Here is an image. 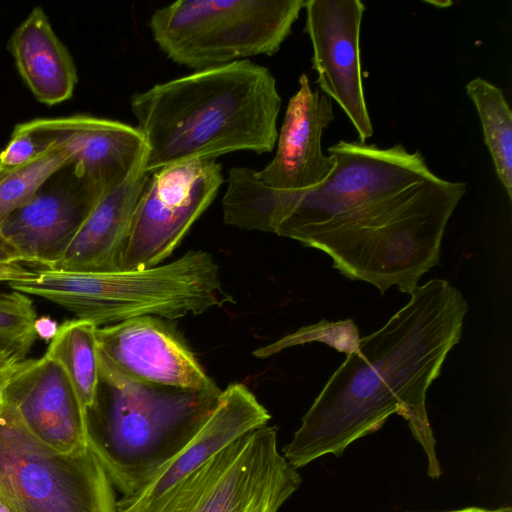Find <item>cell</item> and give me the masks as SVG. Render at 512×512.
I'll return each instance as SVG.
<instances>
[{
    "label": "cell",
    "mask_w": 512,
    "mask_h": 512,
    "mask_svg": "<svg viewBox=\"0 0 512 512\" xmlns=\"http://www.w3.org/2000/svg\"><path fill=\"white\" fill-rule=\"evenodd\" d=\"M445 512H495V510H488L479 507H467L459 510L445 511Z\"/></svg>",
    "instance_id": "f1b7e54d"
},
{
    "label": "cell",
    "mask_w": 512,
    "mask_h": 512,
    "mask_svg": "<svg viewBox=\"0 0 512 512\" xmlns=\"http://www.w3.org/2000/svg\"><path fill=\"white\" fill-rule=\"evenodd\" d=\"M465 90L477 110L495 172L512 200V112L500 88L477 77Z\"/></svg>",
    "instance_id": "ffe728a7"
},
{
    "label": "cell",
    "mask_w": 512,
    "mask_h": 512,
    "mask_svg": "<svg viewBox=\"0 0 512 512\" xmlns=\"http://www.w3.org/2000/svg\"><path fill=\"white\" fill-rule=\"evenodd\" d=\"M495 512H512L511 507H502L499 509H496Z\"/></svg>",
    "instance_id": "f546056e"
},
{
    "label": "cell",
    "mask_w": 512,
    "mask_h": 512,
    "mask_svg": "<svg viewBox=\"0 0 512 512\" xmlns=\"http://www.w3.org/2000/svg\"><path fill=\"white\" fill-rule=\"evenodd\" d=\"M341 337L347 339H359L357 328L352 320L340 322H320L314 325L302 327L299 330L292 332L268 345L257 348L253 351L256 358L264 359L274 354H277L284 349L305 344L312 341L325 342L328 345L335 347L334 338ZM343 351L342 346L336 341Z\"/></svg>",
    "instance_id": "603a6c76"
},
{
    "label": "cell",
    "mask_w": 512,
    "mask_h": 512,
    "mask_svg": "<svg viewBox=\"0 0 512 512\" xmlns=\"http://www.w3.org/2000/svg\"><path fill=\"white\" fill-rule=\"evenodd\" d=\"M301 476L268 424L237 439L159 496L117 512H278Z\"/></svg>",
    "instance_id": "52a82bcc"
},
{
    "label": "cell",
    "mask_w": 512,
    "mask_h": 512,
    "mask_svg": "<svg viewBox=\"0 0 512 512\" xmlns=\"http://www.w3.org/2000/svg\"><path fill=\"white\" fill-rule=\"evenodd\" d=\"M4 400L51 451L74 455L89 447L86 410L63 367L47 354L20 363Z\"/></svg>",
    "instance_id": "7c38bea8"
},
{
    "label": "cell",
    "mask_w": 512,
    "mask_h": 512,
    "mask_svg": "<svg viewBox=\"0 0 512 512\" xmlns=\"http://www.w3.org/2000/svg\"><path fill=\"white\" fill-rule=\"evenodd\" d=\"M0 512H26L16 491L0 476Z\"/></svg>",
    "instance_id": "484cf974"
},
{
    "label": "cell",
    "mask_w": 512,
    "mask_h": 512,
    "mask_svg": "<svg viewBox=\"0 0 512 512\" xmlns=\"http://www.w3.org/2000/svg\"><path fill=\"white\" fill-rule=\"evenodd\" d=\"M130 107L147 144L144 170L152 174L236 151L271 152L281 97L266 67L238 60L134 93Z\"/></svg>",
    "instance_id": "3957f363"
},
{
    "label": "cell",
    "mask_w": 512,
    "mask_h": 512,
    "mask_svg": "<svg viewBox=\"0 0 512 512\" xmlns=\"http://www.w3.org/2000/svg\"><path fill=\"white\" fill-rule=\"evenodd\" d=\"M51 149L36 135L19 124L15 127L6 147L0 152V166H20L37 159Z\"/></svg>",
    "instance_id": "cb8c5ba5"
},
{
    "label": "cell",
    "mask_w": 512,
    "mask_h": 512,
    "mask_svg": "<svg viewBox=\"0 0 512 512\" xmlns=\"http://www.w3.org/2000/svg\"><path fill=\"white\" fill-rule=\"evenodd\" d=\"M150 174L144 165L105 191L78 230L62 259L50 270H118L132 217Z\"/></svg>",
    "instance_id": "e0dca14e"
},
{
    "label": "cell",
    "mask_w": 512,
    "mask_h": 512,
    "mask_svg": "<svg viewBox=\"0 0 512 512\" xmlns=\"http://www.w3.org/2000/svg\"><path fill=\"white\" fill-rule=\"evenodd\" d=\"M375 332L359 338L302 417L283 456L295 469L327 454L341 456L356 440L401 415L441 475L426 396L459 343L468 304L445 279H431Z\"/></svg>",
    "instance_id": "7a4b0ae2"
},
{
    "label": "cell",
    "mask_w": 512,
    "mask_h": 512,
    "mask_svg": "<svg viewBox=\"0 0 512 512\" xmlns=\"http://www.w3.org/2000/svg\"><path fill=\"white\" fill-rule=\"evenodd\" d=\"M224 181L215 159H195L152 174L137 202L118 270L158 266L181 243Z\"/></svg>",
    "instance_id": "9c48e42d"
},
{
    "label": "cell",
    "mask_w": 512,
    "mask_h": 512,
    "mask_svg": "<svg viewBox=\"0 0 512 512\" xmlns=\"http://www.w3.org/2000/svg\"><path fill=\"white\" fill-rule=\"evenodd\" d=\"M0 476L16 491L26 512H117L114 487L91 448L74 455L51 451L4 398Z\"/></svg>",
    "instance_id": "ba28073f"
},
{
    "label": "cell",
    "mask_w": 512,
    "mask_h": 512,
    "mask_svg": "<svg viewBox=\"0 0 512 512\" xmlns=\"http://www.w3.org/2000/svg\"><path fill=\"white\" fill-rule=\"evenodd\" d=\"M49 147H58L76 171L105 192L144 165L147 144L137 127L87 115L20 124Z\"/></svg>",
    "instance_id": "5bb4252c"
},
{
    "label": "cell",
    "mask_w": 512,
    "mask_h": 512,
    "mask_svg": "<svg viewBox=\"0 0 512 512\" xmlns=\"http://www.w3.org/2000/svg\"><path fill=\"white\" fill-rule=\"evenodd\" d=\"M12 290L44 298L97 327L131 318L177 319L232 301L210 254L189 251L144 270L76 272L45 269L10 284Z\"/></svg>",
    "instance_id": "5b68a950"
},
{
    "label": "cell",
    "mask_w": 512,
    "mask_h": 512,
    "mask_svg": "<svg viewBox=\"0 0 512 512\" xmlns=\"http://www.w3.org/2000/svg\"><path fill=\"white\" fill-rule=\"evenodd\" d=\"M34 328L36 335L44 340H51L58 330L57 323L49 317H37Z\"/></svg>",
    "instance_id": "83f0119b"
},
{
    "label": "cell",
    "mask_w": 512,
    "mask_h": 512,
    "mask_svg": "<svg viewBox=\"0 0 512 512\" xmlns=\"http://www.w3.org/2000/svg\"><path fill=\"white\" fill-rule=\"evenodd\" d=\"M43 269L28 262L0 235V282L8 285L33 278Z\"/></svg>",
    "instance_id": "d4e9b609"
},
{
    "label": "cell",
    "mask_w": 512,
    "mask_h": 512,
    "mask_svg": "<svg viewBox=\"0 0 512 512\" xmlns=\"http://www.w3.org/2000/svg\"><path fill=\"white\" fill-rule=\"evenodd\" d=\"M103 193L68 162L4 221L0 235L31 264L52 269Z\"/></svg>",
    "instance_id": "30bf717a"
},
{
    "label": "cell",
    "mask_w": 512,
    "mask_h": 512,
    "mask_svg": "<svg viewBox=\"0 0 512 512\" xmlns=\"http://www.w3.org/2000/svg\"><path fill=\"white\" fill-rule=\"evenodd\" d=\"M68 162L67 154L54 147L26 164L0 166V227L15 210L34 196L54 172Z\"/></svg>",
    "instance_id": "44dd1931"
},
{
    "label": "cell",
    "mask_w": 512,
    "mask_h": 512,
    "mask_svg": "<svg viewBox=\"0 0 512 512\" xmlns=\"http://www.w3.org/2000/svg\"><path fill=\"white\" fill-rule=\"evenodd\" d=\"M304 0H180L156 9L149 28L174 63L195 71L272 56L291 33Z\"/></svg>",
    "instance_id": "8992f818"
},
{
    "label": "cell",
    "mask_w": 512,
    "mask_h": 512,
    "mask_svg": "<svg viewBox=\"0 0 512 512\" xmlns=\"http://www.w3.org/2000/svg\"><path fill=\"white\" fill-rule=\"evenodd\" d=\"M328 152L332 172L305 190L274 189L253 169H230L224 222L296 240L327 254L351 280L409 294L440 263L458 185L402 144L339 141Z\"/></svg>",
    "instance_id": "6da1fadb"
},
{
    "label": "cell",
    "mask_w": 512,
    "mask_h": 512,
    "mask_svg": "<svg viewBox=\"0 0 512 512\" xmlns=\"http://www.w3.org/2000/svg\"><path fill=\"white\" fill-rule=\"evenodd\" d=\"M334 120L332 100L312 90L302 74L289 100L272 161L255 176L278 190L298 191L317 186L332 172L335 161L322 151L323 131Z\"/></svg>",
    "instance_id": "9a60e30c"
},
{
    "label": "cell",
    "mask_w": 512,
    "mask_h": 512,
    "mask_svg": "<svg viewBox=\"0 0 512 512\" xmlns=\"http://www.w3.org/2000/svg\"><path fill=\"white\" fill-rule=\"evenodd\" d=\"M8 49L38 101L52 106L71 98L78 81L77 69L41 7H35L15 29Z\"/></svg>",
    "instance_id": "ac0fdd59"
},
{
    "label": "cell",
    "mask_w": 512,
    "mask_h": 512,
    "mask_svg": "<svg viewBox=\"0 0 512 512\" xmlns=\"http://www.w3.org/2000/svg\"><path fill=\"white\" fill-rule=\"evenodd\" d=\"M99 354L122 374L143 383L221 391L195 355L161 321L131 318L96 330Z\"/></svg>",
    "instance_id": "4fadbf2b"
},
{
    "label": "cell",
    "mask_w": 512,
    "mask_h": 512,
    "mask_svg": "<svg viewBox=\"0 0 512 512\" xmlns=\"http://www.w3.org/2000/svg\"><path fill=\"white\" fill-rule=\"evenodd\" d=\"M207 392L136 381L99 354V381L86 409L88 445L119 502L139 495L190 443L218 404Z\"/></svg>",
    "instance_id": "277c9868"
},
{
    "label": "cell",
    "mask_w": 512,
    "mask_h": 512,
    "mask_svg": "<svg viewBox=\"0 0 512 512\" xmlns=\"http://www.w3.org/2000/svg\"><path fill=\"white\" fill-rule=\"evenodd\" d=\"M97 328L86 320L66 321L58 327L45 353L63 367L85 410L94 401L99 381Z\"/></svg>",
    "instance_id": "d6986e66"
},
{
    "label": "cell",
    "mask_w": 512,
    "mask_h": 512,
    "mask_svg": "<svg viewBox=\"0 0 512 512\" xmlns=\"http://www.w3.org/2000/svg\"><path fill=\"white\" fill-rule=\"evenodd\" d=\"M271 416L243 384L222 390L210 417L185 449L135 498L117 501V507L153 499L252 430L268 424Z\"/></svg>",
    "instance_id": "2e32d148"
},
{
    "label": "cell",
    "mask_w": 512,
    "mask_h": 512,
    "mask_svg": "<svg viewBox=\"0 0 512 512\" xmlns=\"http://www.w3.org/2000/svg\"><path fill=\"white\" fill-rule=\"evenodd\" d=\"M305 32L312 68L323 94L335 100L354 126L360 142L373 135L365 100L360 30L365 5L360 0H307Z\"/></svg>",
    "instance_id": "8fae6325"
},
{
    "label": "cell",
    "mask_w": 512,
    "mask_h": 512,
    "mask_svg": "<svg viewBox=\"0 0 512 512\" xmlns=\"http://www.w3.org/2000/svg\"><path fill=\"white\" fill-rule=\"evenodd\" d=\"M36 319L31 298L16 290H0V352L25 360L37 336Z\"/></svg>",
    "instance_id": "7402d4cb"
},
{
    "label": "cell",
    "mask_w": 512,
    "mask_h": 512,
    "mask_svg": "<svg viewBox=\"0 0 512 512\" xmlns=\"http://www.w3.org/2000/svg\"><path fill=\"white\" fill-rule=\"evenodd\" d=\"M21 362L13 355L0 352V403L3 401L6 386Z\"/></svg>",
    "instance_id": "4316f807"
}]
</instances>
